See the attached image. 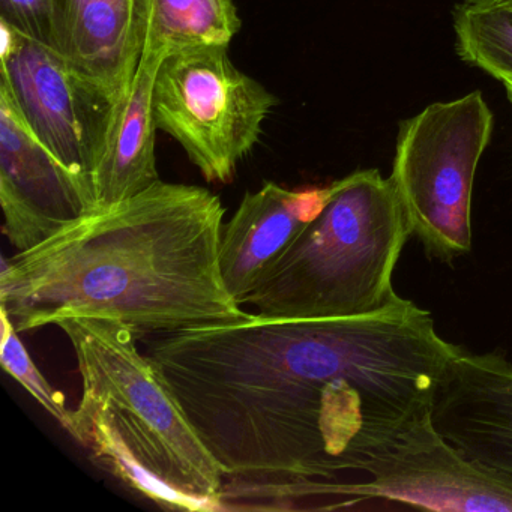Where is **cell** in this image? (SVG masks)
I'll list each match as a JSON object with an SVG mask.
<instances>
[{
	"mask_svg": "<svg viewBox=\"0 0 512 512\" xmlns=\"http://www.w3.org/2000/svg\"><path fill=\"white\" fill-rule=\"evenodd\" d=\"M146 358L224 475L221 511L328 509L349 472H364L431 416L458 347L428 311L398 298L346 319L235 322L145 338Z\"/></svg>",
	"mask_w": 512,
	"mask_h": 512,
	"instance_id": "1",
	"label": "cell"
},
{
	"mask_svg": "<svg viewBox=\"0 0 512 512\" xmlns=\"http://www.w3.org/2000/svg\"><path fill=\"white\" fill-rule=\"evenodd\" d=\"M224 215L206 188L157 182L2 260L0 308L17 332L95 317L139 340L245 319L221 277Z\"/></svg>",
	"mask_w": 512,
	"mask_h": 512,
	"instance_id": "2",
	"label": "cell"
},
{
	"mask_svg": "<svg viewBox=\"0 0 512 512\" xmlns=\"http://www.w3.org/2000/svg\"><path fill=\"white\" fill-rule=\"evenodd\" d=\"M164 56L145 47L136 76L116 106L103 152L92 173L95 209L131 199L160 182L152 107L155 77Z\"/></svg>",
	"mask_w": 512,
	"mask_h": 512,
	"instance_id": "13",
	"label": "cell"
},
{
	"mask_svg": "<svg viewBox=\"0 0 512 512\" xmlns=\"http://www.w3.org/2000/svg\"><path fill=\"white\" fill-rule=\"evenodd\" d=\"M0 320H2V343H0L2 367L73 437V409H68L64 394L56 391L38 370L4 308H0Z\"/></svg>",
	"mask_w": 512,
	"mask_h": 512,
	"instance_id": "16",
	"label": "cell"
},
{
	"mask_svg": "<svg viewBox=\"0 0 512 512\" xmlns=\"http://www.w3.org/2000/svg\"><path fill=\"white\" fill-rule=\"evenodd\" d=\"M241 26L233 0H149L145 47L164 58L197 47H229Z\"/></svg>",
	"mask_w": 512,
	"mask_h": 512,
	"instance_id": "14",
	"label": "cell"
},
{
	"mask_svg": "<svg viewBox=\"0 0 512 512\" xmlns=\"http://www.w3.org/2000/svg\"><path fill=\"white\" fill-rule=\"evenodd\" d=\"M503 85H505L506 95H508L509 103L512 104V80H509V82L503 83Z\"/></svg>",
	"mask_w": 512,
	"mask_h": 512,
	"instance_id": "18",
	"label": "cell"
},
{
	"mask_svg": "<svg viewBox=\"0 0 512 512\" xmlns=\"http://www.w3.org/2000/svg\"><path fill=\"white\" fill-rule=\"evenodd\" d=\"M329 194L331 185L289 190L275 182H265L260 190L245 194L224 224L220 244L221 277L241 307L322 212Z\"/></svg>",
	"mask_w": 512,
	"mask_h": 512,
	"instance_id": "11",
	"label": "cell"
},
{
	"mask_svg": "<svg viewBox=\"0 0 512 512\" xmlns=\"http://www.w3.org/2000/svg\"><path fill=\"white\" fill-rule=\"evenodd\" d=\"M229 47L172 53L154 83L155 125L176 140L208 182L229 184L253 152L278 98L235 67Z\"/></svg>",
	"mask_w": 512,
	"mask_h": 512,
	"instance_id": "6",
	"label": "cell"
},
{
	"mask_svg": "<svg viewBox=\"0 0 512 512\" xmlns=\"http://www.w3.org/2000/svg\"><path fill=\"white\" fill-rule=\"evenodd\" d=\"M505 2H506V4H509L512 7V0H505Z\"/></svg>",
	"mask_w": 512,
	"mask_h": 512,
	"instance_id": "19",
	"label": "cell"
},
{
	"mask_svg": "<svg viewBox=\"0 0 512 512\" xmlns=\"http://www.w3.org/2000/svg\"><path fill=\"white\" fill-rule=\"evenodd\" d=\"M367 481L332 488L329 509L386 499L431 511L512 512V485L482 469L434 427L431 416L365 467Z\"/></svg>",
	"mask_w": 512,
	"mask_h": 512,
	"instance_id": "8",
	"label": "cell"
},
{
	"mask_svg": "<svg viewBox=\"0 0 512 512\" xmlns=\"http://www.w3.org/2000/svg\"><path fill=\"white\" fill-rule=\"evenodd\" d=\"M67 335L82 383L74 439L98 466L158 505L221 511L224 475L187 413L116 320L70 317Z\"/></svg>",
	"mask_w": 512,
	"mask_h": 512,
	"instance_id": "3",
	"label": "cell"
},
{
	"mask_svg": "<svg viewBox=\"0 0 512 512\" xmlns=\"http://www.w3.org/2000/svg\"><path fill=\"white\" fill-rule=\"evenodd\" d=\"M461 61L505 83L512 80V7L505 0H463L452 11Z\"/></svg>",
	"mask_w": 512,
	"mask_h": 512,
	"instance_id": "15",
	"label": "cell"
},
{
	"mask_svg": "<svg viewBox=\"0 0 512 512\" xmlns=\"http://www.w3.org/2000/svg\"><path fill=\"white\" fill-rule=\"evenodd\" d=\"M409 236L391 178L359 170L331 185L322 212L242 307L277 319L382 313L400 298L392 275Z\"/></svg>",
	"mask_w": 512,
	"mask_h": 512,
	"instance_id": "4",
	"label": "cell"
},
{
	"mask_svg": "<svg viewBox=\"0 0 512 512\" xmlns=\"http://www.w3.org/2000/svg\"><path fill=\"white\" fill-rule=\"evenodd\" d=\"M0 205L17 253L32 250L95 209L94 193L38 142L0 89Z\"/></svg>",
	"mask_w": 512,
	"mask_h": 512,
	"instance_id": "9",
	"label": "cell"
},
{
	"mask_svg": "<svg viewBox=\"0 0 512 512\" xmlns=\"http://www.w3.org/2000/svg\"><path fill=\"white\" fill-rule=\"evenodd\" d=\"M494 118L482 92L434 103L401 122L391 181L410 232L452 262L472 248V193Z\"/></svg>",
	"mask_w": 512,
	"mask_h": 512,
	"instance_id": "5",
	"label": "cell"
},
{
	"mask_svg": "<svg viewBox=\"0 0 512 512\" xmlns=\"http://www.w3.org/2000/svg\"><path fill=\"white\" fill-rule=\"evenodd\" d=\"M0 20L25 37L58 50L56 0H0Z\"/></svg>",
	"mask_w": 512,
	"mask_h": 512,
	"instance_id": "17",
	"label": "cell"
},
{
	"mask_svg": "<svg viewBox=\"0 0 512 512\" xmlns=\"http://www.w3.org/2000/svg\"><path fill=\"white\" fill-rule=\"evenodd\" d=\"M149 0H56L58 52L116 104L136 76Z\"/></svg>",
	"mask_w": 512,
	"mask_h": 512,
	"instance_id": "12",
	"label": "cell"
},
{
	"mask_svg": "<svg viewBox=\"0 0 512 512\" xmlns=\"http://www.w3.org/2000/svg\"><path fill=\"white\" fill-rule=\"evenodd\" d=\"M436 430L473 463L512 485V365L458 350L431 410Z\"/></svg>",
	"mask_w": 512,
	"mask_h": 512,
	"instance_id": "10",
	"label": "cell"
},
{
	"mask_svg": "<svg viewBox=\"0 0 512 512\" xmlns=\"http://www.w3.org/2000/svg\"><path fill=\"white\" fill-rule=\"evenodd\" d=\"M0 89L29 130L65 167L91 187L118 104L53 47L0 20Z\"/></svg>",
	"mask_w": 512,
	"mask_h": 512,
	"instance_id": "7",
	"label": "cell"
}]
</instances>
